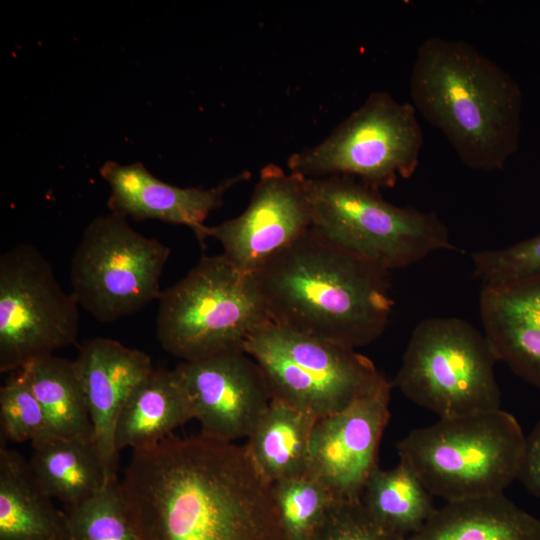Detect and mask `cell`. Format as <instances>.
<instances>
[{
  "instance_id": "cell-25",
  "label": "cell",
  "mask_w": 540,
  "mask_h": 540,
  "mask_svg": "<svg viewBox=\"0 0 540 540\" xmlns=\"http://www.w3.org/2000/svg\"><path fill=\"white\" fill-rule=\"evenodd\" d=\"M272 490L287 540H309L340 500L309 473L273 483Z\"/></svg>"
},
{
  "instance_id": "cell-4",
  "label": "cell",
  "mask_w": 540,
  "mask_h": 540,
  "mask_svg": "<svg viewBox=\"0 0 540 540\" xmlns=\"http://www.w3.org/2000/svg\"><path fill=\"white\" fill-rule=\"evenodd\" d=\"M525 436L502 410L439 418L397 444L399 460L446 502L503 494L517 480Z\"/></svg>"
},
{
  "instance_id": "cell-26",
  "label": "cell",
  "mask_w": 540,
  "mask_h": 540,
  "mask_svg": "<svg viewBox=\"0 0 540 540\" xmlns=\"http://www.w3.org/2000/svg\"><path fill=\"white\" fill-rule=\"evenodd\" d=\"M65 513L72 540H139L118 479Z\"/></svg>"
},
{
  "instance_id": "cell-21",
  "label": "cell",
  "mask_w": 540,
  "mask_h": 540,
  "mask_svg": "<svg viewBox=\"0 0 540 540\" xmlns=\"http://www.w3.org/2000/svg\"><path fill=\"white\" fill-rule=\"evenodd\" d=\"M316 419L310 413L272 398L245 444L253 463L271 484L308 473Z\"/></svg>"
},
{
  "instance_id": "cell-24",
  "label": "cell",
  "mask_w": 540,
  "mask_h": 540,
  "mask_svg": "<svg viewBox=\"0 0 540 540\" xmlns=\"http://www.w3.org/2000/svg\"><path fill=\"white\" fill-rule=\"evenodd\" d=\"M433 497L412 468L399 460L391 469L374 470L361 502L376 522L408 538L418 532L436 510Z\"/></svg>"
},
{
  "instance_id": "cell-17",
  "label": "cell",
  "mask_w": 540,
  "mask_h": 540,
  "mask_svg": "<svg viewBox=\"0 0 540 540\" xmlns=\"http://www.w3.org/2000/svg\"><path fill=\"white\" fill-rule=\"evenodd\" d=\"M479 309L499 361L540 387V275L483 285Z\"/></svg>"
},
{
  "instance_id": "cell-14",
  "label": "cell",
  "mask_w": 540,
  "mask_h": 540,
  "mask_svg": "<svg viewBox=\"0 0 540 540\" xmlns=\"http://www.w3.org/2000/svg\"><path fill=\"white\" fill-rule=\"evenodd\" d=\"M392 387L386 379L346 408L316 419L308 473L340 500L361 499L369 477L379 467Z\"/></svg>"
},
{
  "instance_id": "cell-13",
  "label": "cell",
  "mask_w": 540,
  "mask_h": 540,
  "mask_svg": "<svg viewBox=\"0 0 540 540\" xmlns=\"http://www.w3.org/2000/svg\"><path fill=\"white\" fill-rule=\"evenodd\" d=\"M174 371L200 433L216 440L247 438L272 400L260 367L244 349L182 361Z\"/></svg>"
},
{
  "instance_id": "cell-9",
  "label": "cell",
  "mask_w": 540,
  "mask_h": 540,
  "mask_svg": "<svg viewBox=\"0 0 540 540\" xmlns=\"http://www.w3.org/2000/svg\"><path fill=\"white\" fill-rule=\"evenodd\" d=\"M271 396L320 418L338 412L386 378L356 349L269 322L246 340Z\"/></svg>"
},
{
  "instance_id": "cell-8",
  "label": "cell",
  "mask_w": 540,
  "mask_h": 540,
  "mask_svg": "<svg viewBox=\"0 0 540 540\" xmlns=\"http://www.w3.org/2000/svg\"><path fill=\"white\" fill-rule=\"evenodd\" d=\"M423 144L414 106L375 91L323 141L292 154L287 166L307 178L346 176L380 190L415 173Z\"/></svg>"
},
{
  "instance_id": "cell-28",
  "label": "cell",
  "mask_w": 540,
  "mask_h": 540,
  "mask_svg": "<svg viewBox=\"0 0 540 540\" xmlns=\"http://www.w3.org/2000/svg\"><path fill=\"white\" fill-rule=\"evenodd\" d=\"M471 259L483 285L540 275V233L505 248L474 252Z\"/></svg>"
},
{
  "instance_id": "cell-1",
  "label": "cell",
  "mask_w": 540,
  "mask_h": 540,
  "mask_svg": "<svg viewBox=\"0 0 540 540\" xmlns=\"http://www.w3.org/2000/svg\"><path fill=\"white\" fill-rule=\"evenodd\" d=\"M119 485L139 540H287L245 445L171 435L132 451Z\"/></svg>"
},
{
  "instance_id": "cell-19",
  "label": "cell",
  "mask_w": 540,
  "mask_h": 540,
  "mask_svg": "<svg viewBox=\"0 0 540 540\" xmlns=\"http://www.w3.org/2000/svg\"><path fill=\"white\" fill-rule=\"evenodd\" d=\"M408 540H540V519L504 493L448 501Z\"/></svg>"
},
{
  "instance_id": "cell-30",
  "label": "cell",
  "mask_w": 540,
  "mask_h": 540,
  "mask_svg": "<svg viewBox=\"0 0 540 540\" xmlns=\"http://www.w3.org/2000/svg\"><path fill=\"white\" fill-rule=\"evenodd\" d=\"M517 480L530 494L540 498V421L525 437Z\"/></svg>"
},
{
  "instance_id": "cell-2",
  "label": "cell",
  "mask_w": 540,
  "mask_h": 540,
  "mask_svg": "<svg viewBox=\"0 0 540 540\" xmlns=\"http://www.w3.org/2000/svg\"><path fill=\"white\" fill-rule=\"evenodd\" d=\"M270 321L354 349L384 332L389 272L310 229L253 273Z\"/></svg>"
},
{
  "instance_id": "cell-7",
  "label": "cell",
  "mask_w": 540,
  "mask_h": 540,
  "mask_svg": "<svg viewBox=\"0 0 540 540\" xmlns=\"http://www.w3.org/2000/svg\"><path fill=\"white\" fill-rule=\"evenodd\" d=\"M497 361L485 333L467 321L428 318L413 330L392 385L439 418L498 410Z\"/></svg>"
},
{
  "instance_id": "cell-12",
  "label": "cell",
  "mask_w": 540,
  "mask_h": 540,
  "mask_svg": "<svg viewBox=\"0 0 540 540\" xmlns=\"http://www.w3.org/2000/svg\"><path fill=\"white\" fill-rule=\"evenodd\" d=\"M307 177L275 164L262 168L250 202L239 216L207 226L241 270L253 273L267 259L312 228Z\"/></svg>"
},
{
  "instance_id": "cell-29",
  "label": "cell",
  "mask_w": 540,
  "mask_h": 540,
  "mask_svg": "<svg viewBox=\"0 0 540 540\" xmlns=\"http://www.w3.org/2000/svg\"><path fill=\"white\" fill-rule=\"evenodd\" d=\"M309 540H408L376 522L361 499L337 501Z\"/></svg>"
},
{
  "instance_id": "cell-18",
  "label": "cell",
  "mask_w": 540,
  "mask_h": 540,
  "mask_svg": "<svg viewBox=\"0 0 540 540\" xmlns=\"http://www.w3.org/2000/svg\"><path fill=\"white\" fill-rule=\"evenodd\" d=\"M0 540H72L66 513L35 480L28 461L0 447Z\"/></svg>"
},
{
  "instance_id": "cell-22",
  "label": "cell",
  "mask_w": 540,
  "mask_h": 540,
  "mask_svg": "<svg viewBox=\"0 0 540 540\" xmlns=\"http://www.w3.org/2000/svg\"><path fill=\"white\" fill-rule=\"evenodd\" d=\"M32 448L28 463L35 480L66 507L85 501L112 481L92 439L52 436Z\"/></svg>"
},
{
  "instance_id": "cell-20",
  "label": "cell",
  "mask_w": 540,
  "mask_h": 540,
  "mask_svg": "<svg viewBox=\"0 0 540 540\" xmlns=\"http://www.w3.org/2000/svg\"><path fill=\"white\" fill-rule=\"evenodd\" d=\"M188 400L173 370L153 369L131 392L119 414L115 445L150 448L192 420Z\"/></svg>"
},
{
  "instance_id": "cell-10",
  "label": "cell",
  "mask_w": 540,
  "mask_h": 540,
  "mask_svg": "<svg viewBox=\"0 0 540 540\" xmlns=\"http://www.w3.org/2000/svg\"><path fill=\"white\" fill-rule=\"evenodd\" d=\"M170 249L109 213L85 228L70 263L72 293L100 322H113L159 299Z\"/></svg>"
},
{
  "instance_id": "cell-16",
  "label": "cell",
  "mask_w": 540,
  "mask_h": 540,
  "mask_svg": "<svg viewBox=\"0 0 540 540\" xmlns=\"http://www.w3.org/2000/svg\"><path fill=\"white\" fill-rule=\"evenodd\" d=\"M92 424V439L105 471L117 478L115 429L119 414L135 387L152 371L145 352L108 338L86 341L75 359Z\"/></svg>"
},
{
  "instance_id": "cell-6",
  "label": "cell",
  "mask_w": 540,
  "mask_h": 540,
  "mask_svg": "<svg viewBox=\"0 0 540 540\" xmlns=\"http://www.w3.org/2000/svg\"><path fill=\"white\" fill-rule=\"evenodd\" d=\"M158 301L157 339L182 361L243 349L253 332L271 322L253 274L223 253L202 256Z\"/></svg>"
},
{
  "instance_id": "cell-11",
  "label": "cell",
  "mask_w": 540,
  "mask_h": 540,
  "mask_svg": "<svg viewBox=\"0 0 540 540\" xmlns=\"http://www.w3.org/2000/svg\"><path fill=\"white\" fill-rule=\"evenodd\" d=\"M79 304L59 284L44 255L18 244L0 257V372L77 341Z\"/></svg>"
},
{
  "instance_id": "cell-3",
  "label": "cell",
  "mask_w": 540,
  "mask_h": 540,
  "mask_svg": "<svg viewBox=\"0 0 540 540\" xmlns=\"http://www.w3.org/2000/svg\"><path fill=\"white\" fill-rule=\"evenodd\" d=\"M409 83L415 110L442 132L466 167L502 170L517 152L520 85L472 44L438 36L424 39Z\"/></svg>"
},
{
  "instance_id": "cell-5",
  "label": "cell",
  "mask_w": 540,
  "mask_h": 540,
  "mask_svg": "<svg viewBox=\"0 0 540 540\" xmlns=\"http://www.w3.org/2000/svg\"><path fill=\"white\" fill-rule=\"evenodd\" d=\"M307 184L312 229L388 272L456 249L434 212L392 204L380 190L351 177L307 178Z\"/></svg>"
},
{
  "instance_id": "cell-27",
  "label": "cell",
  "mask_w": 540,
  "mask_h": 540,
  "mask_svg": "<svg viewBox=\"0 0 540 540\" xmlns=\"http://www.w3.org/2000/svg\"><path fill=\"white\" fill-rule=\"evenodd\" d=\"M2 438L32 446L52 437L46 415L20 370L0 389Z\"/></svg>"
},
{
  "instance_id": "cell-15",
  "label": "cell",
  "mask_w": 540,
  "mask_h": 540,
  "mask_svg": "<svg viewBox=\"0 0 540 540\" xmlns=\"http://www.w3.org/2000/svg\"><path fill=\"white\" fill-rule=\"evenodd\" d=\"M100 174L109 184L111 212L135 220L156 219L189 227L201 244L207 239L205 220L222 206L228 190L250 178L249 171L226 178L211 188L178 187L154 177L142 163L108 161Z\"/></svg>"
},
{
  "instance_id": "cell-23",
  "label": "cell",
  "mask_w": 540,
  "mask_h": 540,
  "mask_svg": "<svg viewBox=\"0 0 540 540\" xmlns=\"http://www.w3.org/2000/svg\"><path fill=\"white\" fill-rule=\"evenodd\" d=\"M20 371L39 401L53 436L92 439L76 360L52 354L29 362Z\"/></svg>"
}]
</instances>
